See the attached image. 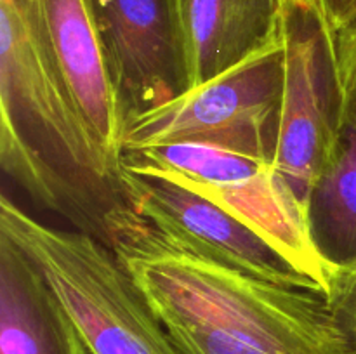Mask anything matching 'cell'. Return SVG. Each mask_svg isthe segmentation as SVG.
I'll return each mask as SVG.
<instances>
[{"label": "cell", "instance_id": "6da1fadb", "mask_svg": "<svg viewBox=\"0 0 356 354\" xmlns=\"http://www.w3.org/2000/svg\"><path fill=\"white\" fill-rule=\"evenodd\" d=\"M0 165L37 207L113 248L141 215L66 87L31 0H0Z\"/></svg>", "mask_w": 356, "mask_h": 354}, {"label": "cell", "instance_id": "7a4b0ae2", "mask_svg": "<svg viewBox=\"0 0 356 354\" xmlns=\"http://www.w3.org/2000/svg\"><path fill=\"white\" fill-rule=\"evenodd\" d=\"M113 252L163 326L193 325L268 354H350L327 295L240 273L169 242L145 219Z\"/></svg>", "mask_w": 356, "mask_h": 354}, {"label": "cell", "instance_id": "3957f363", "mask_svg": "<svg viewBox=\"0 0 356 354\" xmlns=\"http://www.w3.org/2000/svg\"><path fill=\"white\" fill-rule=\"evenodd\" d=\"M0 233L40 267L90 354H181L113 248L44 224L6 193Z\"/></svg>", "mask_w": 356, "mask_h": 354}, {"label": "cell", "instance_id": "277c9868", "mask_svg": "<svg viewBox=\"0 0 356 354\" xmlns=\"http://www.w3.org/2000/svg\"><path fill=\"white\" fill-rule=\"evenodd\" d=\"M284 69L282 31L277 40L228 71L136 117L127 127L124 153L174 142H200L275 163Z\"/></svg>", "mask_w": 356, "mask_h": 354}, {"label": "cell", "instance_id": "5b68a950", "mask_svg": "<svg viewBox=\"0 0 356 354\" xmlns=\"http://www.w3.org/2000/svg\"><path fill=\"white\" fill-rule=\"evenodd\" d=\"M122 163L153 170L204 194L277 245L325 290L332 271L308 235L306 210L273 162L200 142L127 151Z\"/></svg>", "mask_w": 356, "mask_h": 354}, {"label": "cell", "instance_id": "8992f818", "mask_svg": "<svg viewBox=\"0 0 356 354\" xmlns=\"http://www.w3.org/2000/svg\"><path fill=\"white\" fill-rule=\"evenodd\" d=\"M282 31L285 69L275 169L306 210L309 187L341 127L336 31L318 0H284Z\"/></svg>", "mask_w": 356, "mask_h": 354}, {"label": "cell", "instance_id": "52a82bcc", "mask_svg": "<svg viewBox=\"0 0 356 354\" xmlns=\"http://www.w3.org/2000/svg\"><path fill=\"white\" fill-rule=\"evenodd\" d=\"M122 177L134 210L169 242L270 283L325 294L266 236L204 194L129 163H122Z\"/></svg>", "mask_w": 356, "mask_h": 354}, {"label": "cell", "instance_id": "ba28073f", "mask_svg": "<svg viewBox=\"0 0 356 354\" xmlns=\"http://www.w3.org/2000/svg\"><path fill=\"white\" fill-rule=\"evenodd\" d=\"M127 127L190 89L181 0H87Z\"/></svg>", "mask_w": 356, "mask_h": 354}, {"label": "cell", "instance_id": "9c48e42d", "mask_svg": "<svg viewBox=\"0 0 356 354\" xmlns=\"http://www.w3.org/2000/svg\"><path fill=\"white\" fill-rule=\"evenodd\" d=\"M49 52L83 120L122 169L127 118L87 0H31Z\"/></svg>", "mask_w": 356, "mask_h": 354}, {"label": "cell", "instance_id": "30bf717a", "mask_svg": "<svg viewBox=\"0 0 356 354\" xmlns=\"http://www.w3.org/2000/svg\"><path fill=\"white\" fill-rule=\"evenodd\" d=\"M0 354H90L40 267L2 233Z\"/></svg>", "mask_w": 356, "mask_h": 354}, {"label": "cell", "instance_id": "8fae6325", "mask_svg": "<svg viewBox=\"0 0 356 354\" xmlns=\"http://www.w3.org/2000/svg\"><path fill=\"white\" fill-rule=\"evenodd\" d=\"M190 87L228 71L282 35L284 0H181Z\"/></svg>", "mask_w": 356, "mask_h": 354}, {"label": "cell", "instance_id": "7c38bea8", "mask_svg": "<svg viewBox=\"0 0 356 354\" xmlns=\"http://www.w3.org/2000/svg\"><path fill=\"white\" fill-rule=\"evenodd\" d=\"M306 224L316 253L330 271L356 264V121L343 120L329 158L316 174Z\"/></svg>", "mask_w": 356, "mask_h": 354}, {"label": "cell", "instance_id": "4fadbf2b", "mask_svg": "<svg viewBox=\"0 0 356 354\" xmlns=\"http://www.w3.org/2000/svg\"><path fill=\"white\" fill-rule=\"evenodd\" d=\"M165 330L181 354H268L235 337L204 326L167 325Z\"/></svg>", "mask_w": 356, "mask_h": 354}, {"label": "cell", "instance_id": "5bb4252c", "mask_svg": "<svg viewBox=\"0 0 356 354\" xmlns=\"http://www.w3.org/2000/svg\"><path fill=\"white\" fill-rule=\"evenodd\" d=\"M327 301L350 354H356V264L330 273Z\"/></svg>", "mask_w": 356, "mask_h": 354}, {"label": "cell", "instance_id": "9a60e30c", "mask_svg": "<svg viewBox=\"0 0 356 354\" xmlns=\"http://www.w3.org/2000/svg\"><path fill=\"white\" fill-rule=\"evenodd\" d=\"M336 62L341 89V121H356V17L336 31Z\"/></svg>", "mask_w": 356, "mask_h": 354}, {"label": "cell", "instance_id": "2e32d148", "mask_svg": "<svg viewBox=\"0 0 356 354\" xmlns=\"http://www.w3.org/2000/svg\"><path fill=\"white\" fill-rule=\"evenodd\" d=\"M318 6L334 31L341 30L356 17V0H318Z\"/></svg>", "mask_w": 356, "mask_h": 354}]
</instances>
